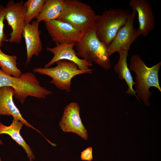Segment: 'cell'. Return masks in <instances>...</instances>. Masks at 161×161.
<instances>
[{
	"mask_svg": "<svg viewBox=\"0 0 161 161\" xmlns=\"http://www.w3.org/2000/svg\"><path fill=\"white\" fill-rule=\"evenodd\" d=\"M131 13L121 8L105 9L101 15H97L95 30L99 40L107 47L119 30L128 21Z\"/></svg>",
	"mask_w": 161,
	"mask_h": 161,
	"instance_id": "3",
	"label": "cell"
},
{
	"mask_svg": "<svg viewBox=\"0 0 161 161\" xmlns=\"http://www.w3.org/2000/svg\"><path fill=\"white\" fill-rule=\"evenodd\" d=\"M4 86L13 88V97L22 104L28 96L42 98L52 93L51 91L41 86L35 75L31 72L22 73L18 78L5 74L0 68V88Z\"/></svg>",
	"mask_w": 161,
	"mask_h": 161,
	"instance_id": "1",
	"label": "cell"
},
{
	"mask_svg": "<svg viewBox=\"0 0 161 161\" xmlns=\"http://www.w3.org/2000/svg\"><path fill=\"white\" fill-rule=\"evenodd\" d=\"M0 161H1V158L0 157Z\"/></svg>",
	"mask_w": 161,
	"mask_h": 161,
	"instance_id": "23",
	"label": "cell"
},
{
	"mask_svg": "<svg viewBox=\"0 0 161 161\" xmlns=\"http://www.w3.org/2000/svg\"><path fill=\"white\" fill-rule=\"evenodd\" d=\"M56 66L52 68L39 67L33 69L34 72L50 77V82L58 89L69 92L71 90V80L75 76L84 74L92 73L93 69L81 70L74 63L66 60L57 61Z\"/></svg>",
	"mask_w": 161,
	"mask_h": 161,
	"instance_id": "6",
	"label": "cell"
},
{
	"mask_svg": "<svg viewBox=\"0 0 161 161\" xmlns=\"http://www.w3.org/2000/svg\"><path fill=\"white\" fill-rule=\"evenodd\" d=\"M14 89L11 87L4 86L0 88V115L12 116L23 122L26 126L35 130L43 137L44 136L36 129L31 125L22 117L13 100Z\"/></svg>",
	"mask_w": 161,
	"mask_h": 161,
	"instance_id": "14",
	"label": "cell"
},
{
	"mask_svg": "<svg viewBox=\"0 0 161 161\" xmlns=\"http://www.w3.org/2000/svg\"><path fill=\"white\" fill-rule=\"evenodd\" d=\"M129 49L121 50L118 53L119 59L117 62L114 67V70L118 74L119 78L124 80L128 86L126 93L131 96H134L139 100L135 91L133 89V86L135 84L131 75L128 68L127 62V58Z\"/></svg>",
	"mask_w": 161,
	"mask_h": 161,
	"instance_id": "16",
	"label": "cell"
},
{
	"mask_svg": "<svg viewBox=\"0 0 161 161\" xmlns=\"http://www.w3.org/2000/svg\"><path fill=\"white\" fill-rule=\"evenodd\" d=\"M24 123L20 120L13 118L10 126H6L0 122V135H8L19 145L21 146L26 153L30 161H33L35 156L30 146L21 136L20 132Z\"/></svg>",
	"mask_w": 161,
	"mask_h": 161,
	"instance_id": "15",
	"label": "cell"
},
{
	"mask_svg": "<svg viewBox=\"0 0 161 161\" xmlns=\"http://www.w3.org/2000/svg\"><path fill=\"white\" fill-rule=\"evenodd\" d=\"M130 7L138 14L139 27L141 35L148 36L155 26V20L152 6L147 0H131Z\"/></svg>",
	"mask_w": 161,
	"mask_h": 161,
	"instance_id": "12",
	"label": "cell"
},
{
	"mask_svg": "<svg viewBox=\"0 0 161 161\" xmlns=\"http://www.w3.org/2000/svg\"><path fill=\"white\" fill-rule=\"evenodd\" d=\"M75 48L78 57L106 70L110 69L107 47L98 39L95 29L84 33L80 41L75 43Z\"/></svg>",
	"mask_w": 161,
	"mask_h": 161,
	"instance_id": "5",
	"label": "cell"
},
{
	"mask_svg": "<svg viewBox=\"0 0 161 161\" xmlns=\"http://www.w3.org/2000/svg\"><path fill=\"white\" fill-rule=\"evenodd\" d=\"M57 20L68 23L85 33L95 29L97 15L89 5L77 0H65Z\"/></svg>",
	"mask_w": 161,
	"mask_h": 161,
	"instance_id": "4",
	"label": "cell"
},
{
	"mask_svg": "<svg viewBox=\"0 0 161 161\" xmlns=\"http://www.w3.org/2000/svg\"><path fill=\"white\" fill-rule=\"evenodd\" d=\"M127 23L118 31L114 39L107 47L110 57L116 52L123 50L129 49L132 44L141 35L140 30L134 28V22L136 15L134 10Z\"/></svg>",
	"mask_w": 161,
	"mask_h": 161,
	"instance_id": "8",
	"label": "cell"
},
{
	"mask_svg": "<svg viewBox=\"0 0 161 161\" xmlns=\"http://www.w3.org/2000/svg\"><path fill=\"white\" fill-rule=\"evenodd\" d=\"M44 23L52 40L55 43L75 44L80 41L84 34L70 24L57 19Z\"/></svg>",
	"mask_w": 161,
	"mask_h": 161,
	"instance_id": "9",
	"label": "cell"
},
{
	"mask_svg": "<svg viewBox=\"0 0 161 161\" xmlns=\"http://www.w3.org/2000/svg\"><path fill=\"white\" fill-rule=\"evenodd\" d=\"M161 65L160 61L151 67H148L141 57L136 54L133 55L130 60V69L136 74L135 85L137 95L148 106H149V99L152 95L149 88L154 87L161 92L158 76Z\"/></svg>",
	"mask_w": 161,
	"mask_h": 161,
	"instance_id": "2",
	"label": "cell"
},
{
	"mask_svg": "<svg viewBox=\"0 0 161 161\" xmlns=\"http://www.w3.org/2000/svg\"><path fill=\"white\" fill-rule=\"evenodd\" d=\"M64 0H45L42 10L36 17L39 23L57 19L64 6Z\"/></svg>",
	"mask_w": 161,
	"mask_h": 161,
	"instance_id": "17",
	"label": "cell"
},
{
	"mask_svg": "<svg viewBox=\"0 0 161 161\" xmlns=\"http://www.w3.org/2000/svg\"><path fill=\"white\" fill-rule=\"evenodd\" d=\"M39 23L36 20L31 23H25L23 30L22 36L24 39L27 50L26 65L33 56H38L43 49L39 29Z\"/></svg>",
	"mask_w": 161,
	"mask_h": 161,
	"instance_id": "13",
	"label": "cell"
},
{
	"mask_svg": "<svg viewBox=\"0 0 161 161\" xmlns=\"http://www.w3.org/2000/svg\"><path fill=\"white\" fill-rule=\"evenodd\" d=\"M3 144V143L2 141L1 140H0V145H2Z\"/></svg>",
	"mask_w": 161,
	"mask_h": 161,
	"instance_id": "22",
	"label": "cell"
},
{
	"mask_svg": "<svg viewBox=\"0 0 161 161\" xmlns=\"http://www.w3.org/2000/svg\"><path fill=\"white\" fill-rule=\"evenodd\" d=\"M56 46L53 47H47V51L52 53L54 55L51 60L44 66L48 68L57 61L66 60L72 62L76 64L80 69L89 70V67L93 64L78 57L74 49L75 44H60L55 43Z\"/></svg>",
	"mask_w": 161,
	"mask_h": 161,
	"instance_id": "11",
	"label": "cell"
},
{
	"mask_svg": "<svg viewBox=\"0 0 161 161\" xmlns=\"http://www.w3.org/2000/svg\"><path fill=\"white\" fill-rule=\"evenodd\" d=\"M80 111V107L77 103L72 102L68 104L64 109L59 125L64 132L74 133L86 140L87 131L82 122Z\"/></svg>",
	"mask_w": 161,
	"mask_h": 161,
	"instance_id": "10",
	"label": "cell"
},
{
	"mask_svg": "<svg viewBox=\"0 0 161 161\" xmlns=\"http://www.w3.org/2000/svg\"><path fill=\"white\" fill-rule=\"evenodd\" d=\"M93 149L91 147H89L81 152L80 157L83 161H91L93 160Z\"/></svg>",
	"mask_w": 161,
	"mask_h": 161,
	"instance_id": "21",
	"label": "cell"
},
{
	"mask_svg": "<svg viewBox=\"0 0 161 161\" xmlns=\"http://www.w3.org/2000/svg\"><path fill=\"white\" fill-rule=\"evenodd\" d=\"M5 20V7L0 5V47L3 45V42L7 41V36L4 31Z\"/></svg>",
	"mask_w": 161,
	"mask_h": 161,
	"instance_id": "20",
	"label": "cell"
},
{
	"mask_svg": "<svg viewBox=\"0 0 161 161\" xmlns=\"http://www.w3.org/2000/svg\"><path fill=\"white\" fill-rule=\"evenodd\" d=\"M0 47V66L1 70L5 74L14 77H19L21 71L17 67L18 64L16 55H10L4 53Z\"/></svg>",
	"mask_w": 161,
	"mask_h": 161,
	"instance_id": "18",
	"label": "cell"
},
{
	"mask_svg": "<svg viewBox=\"0 0 161 161\" xmlns=\"http://www.w3.org/2000/svg\"><path fill=\"white\" fill-rule=\"evenodd\" d=\"M45 0H28L24 3L26 10L25 23H30L41 12Z\"/></svg>",
	"mask_w": 161,
	"mask_h": 161,
	"instance_id": "19",
	"label": "cell"
},
{
	"mask_svg": "<svg viewBox=\"0 0 161 161\" xmlns=\"http://www.w3.org/2000/svg\"><path fill=\"white\" fill-rule=\"evenodd\" d=\"M21 1L16 2L9 1L5 7V19L11 29L10 38L7 41L11 43L19 44L21 40L23 30L25 24L26 10Z\"/></svg>",
	"mask_w": 161,
	"mask_h": 161,
	"instance_id": "7",
	"label": "cell"
}]
</instances>
